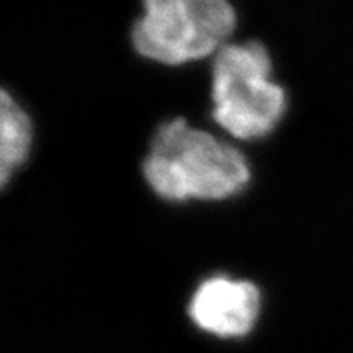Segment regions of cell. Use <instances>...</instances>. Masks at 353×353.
<instances>
[{
    "label": "cell",
    "instance_id": "6da1fadb",
    "mask_svg": "<svg viewBox=\"0 0 353 353\" xmlns=\"http://www.w3.org/2000/svg\"><path fill=\"white\" fill-rule=\"evenodd\" d=\"M144 176L165 200H223L247 187L250 169L236 148L176 118L154 136Z\"/></svg>",
    "mask_w": 353,
    "mask_h": 353
},
{
    "label": "cell",
    "instance_id": "7a4b0ae2",
    "mask_svg": "<svg viewBox=\"0 0 353 353\" xmlns=\"http://www.w3.org/2000/svg\"><path fill=\"white\" fill-rule=\"evenodd\" d=\"M272 61L263 44H224L213 64V118L239 139L272 132L286 110L283 88L270 81Z\"/></svg>",
    "mask_w": 353,
    "mask_h": 353
},
{
    "label": "cell",
    "instance_id": "3957f363",
    "mask_svg": "<svg viewBox=\"0 0 353 353\" xmlns=\"http://www.w3.org/2000/svg\"><path fill=\"white\" fill-rule=\"evenodd\" d=\"M144 13L132 28L141 56L176 65L218 52L236 28L228 0H143Z\"/></svg>",
    "mask_w": 353,
    "mask_h": 353
},
{
    "label": "cell",
    "instance_id": "277c9868",
    "mask_svg": "<svg viewBox=\"0 0 353 353\" xmlns=\"http://www.w3.org/2000/svg\"><path fill=\"white\" fill-rule=\"evenodd\" d=\"M190 317L198 327L219 337H241L252 329L260 311V293L249 281L214 276L196 290Z\"/></svg>",
    "mask_w": 353,
    "mask_h": 353
},
{
    "label": "cell",
    "instance_id": "5b68a950",
    "mask_svg": "<svg viewBox=\"0 0 353 353\" xmlns=\"http://www.w3.org/2000/svg\"><path fill=\"white\" fill-rule=\"evenodd\" d=\"M33 128L28 114L20 105L2 92L0 100V183L7 185L8 179L23 164L32 145Z\"/></svg>",
    "mask_w": 353,
    "mask_h": 353
}]
</instances>
